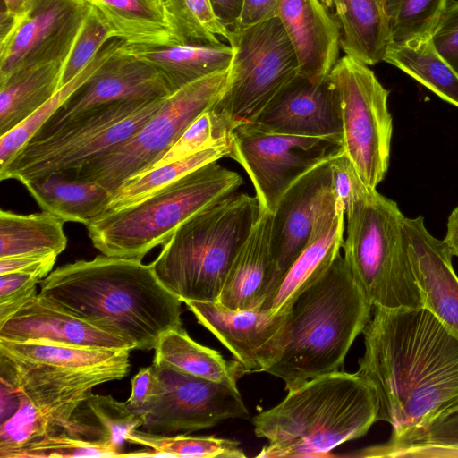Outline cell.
<instances>
[{
    "label": "cell",
    "mask_w": 458,
    "mask_h": 458,
    "mask_svg": "<svg viewBox=\"0 0 458 458\" xmlns=\"http://www.w3.org/2000/svg\"><path fill=\"white\" fill-rule=\"evenodd\" d=\"M151 366L152 394L138 412L145 416L143 431L190 433L225 420L249 418L237 386L193 377L165 365Z\"/></svg>",
    "instance_id": "5bb4252c"
},
{
    "label": "cell",
    "mask_w": 458,
    "mask_h": 458,
    "mask_svg": "<svg viewBox=\"0 0 458 458\" xmlns=\"http://www.w3.org/2000/svg\"><path fill=\"white\" fill-rule=\"evenodd\" d=\"M0 340L111 350L135 349L129 341L56 307L39 293L0 324Z\"/></svg>",
    "instance_id": "ffe728a7"
},
{
    "label": "cell",
    "mask_w": 458,
    "mask_h": 458,
    "mask_svg": "<svg viewBox=\"0 0 458 458\" xmlns=\"http://www.w3.org/2000/svg\"><path fill=\"white\" fill-rule=\"evenodd\" d=\"M34 0H2V13L13 19L21 16L32 4Z\"/></svg>",
    "instance_id": "816d5d0a"
},
{
    "label": "cell",
    "mask_w": 458,
    "mask_h": 458,
    "mask_svg": "<svg viewBox=\"0 0 458 458\" xmlns=\"http://www.w3.org/2000/svg\"><path fill=\"white\" fill-rule=\"evenodd\" d=\"M360 374L372 387L377 420L392 428L383 445L405 442L458 403V335L428 309L373 308Z\"/></svg>",
    "instance_id": "6da1fadb"
},
{
    "label": "cell",
    "mask_w": 458,
    "mask_h": 458,
    "mask_svg": "<svg viewBox=\"0 0 458 458\" xmlns=\"http://www.w3.org/2000/svg\"><path fill=\"white\" fill-rule=\"evenodd\" d=\"M377 421L375 393L358 372L321 375L253 418L256 437L267 441L257 457H325Z\"/></svg>",
    "instance_id": "277c9868"
},
{
    "label": "cell",
    "mask_w": 458,
    "mask_h": 458,
    "mask_svg": "<svg viewBox=\"0 0 458 458\" xmlns=\"http://www.w3.org/2000/svg\"><path fill=\"white\" fill-rule=\"evenodd\" d=\"M331 168L334 191L344 208V214L374 191L364 183L344 152L331 159Z\"/></svg>",
    "instance_id": "7bdbcfd3"
},
{
    "label": "cell",
    "mask_w": 458,
    "mask_h": 458,
    "mask_svg": "<svg viewBox=\"0 0 458 458\" xmlns=\"http://www.w3.org/2000/svg\"><path fill=\"white\" fill-rule=\"evenodd\" d=\"M123 41L112 38L94 56L91 62L72 81L63 86L42 106L26 120L0 137V168L4 167L16 153L39 131L64 102L110 59L123 46Z\"/></svg>",
    "instance_id": "836d02e7"
},
{
    "label": "cell",
    "mask_w": 458,
    "mask_h": 458,
    "mask_svg": "<svg viewBox=\"0 0 458 458\" xmlns=\"http://www.w3.org/2000/svg\"><path fill=\"white\" fill-rule=\"evenodd\" d=\"M65 221L43 211L20 215L0 211V258L27 254H55L65 250Z\"/></svg>",
    "instance_id": "1f68e13d"
},
{
    "label": "cell",
    "mask_w": 458,
    "mask_h": 458,
    "mask_svg": "<svg viewBox=\"0 0 458 458\" xmlns=\"http://www.w3.org/2000/svg\"><path fill=\"white\" fill-rule=\"evenodd\" d=\"M279 0H244L239 21L233 30H241L276 16Z\"/></svg>",
    "instance_id": "7dc6e473"
},
{
    "label": "cell",
    "mask_w": 458,
    "mask_h": 458,
    "mask_svg": "<svg viewBox=\"0 0 458 458\" xmlns=\"http://www.w3.org/2000/svg\"><path fill=\"white\" fill-rule=\"evenodd\" d=\"M372 305L340 253L287 309L276 356L266 370L285 390L343 370L352 344L371 318Z\"/></svg>",
    "instance_id": "3957f363"
},
{
    "label": "cell",
    "mask_w": 458,
    "mask_h": 458,
    "mask_svg": "<svg viewBox=\"0 0 458 458\" xmlns=\"http://www.w3.org/2000/svg\"><path fill=\"white\" fill-rule=\"evenodd\" d=\"M219 21L233 30L241 16L244 0H209Z\"/></svg>",
    "instance_id": "681fc988"
},
{
    "label": "cell",
    "mask_w": 458,
    "mask_h": 458,
    "mask_svg": "<svg viewBox=\"0 0 458 458\" xmlns=\"http://www.w3.org/2000/svg\"><path fill=\"white\" fill-rule=\"evenodd\" d=\"M111 36L126 45H175L163 0H89Z\"/></svg>",
    "instance_id": "83f0119b"
},
{
    "label": "cell",
    "mask_w": 458,
    "mask_h": 458,
    "mask_svg": "<svg viewBox=\"0 0 458 458\" xmlns=\"http://www.w3.org/2000/svg\"><path fill=\"white\" fill-rule=\"evenodd\" d=\"M130 363L87 370L23 362L0 354L1 387L15 395V411L0 426V458L45 437L85 429L75 416L98 385L126 377Z\"/></svg>",
    "instance_id": "8992f818"
},
{
    "label": "cell",
    "mask_w": 458,
    "mask_h": 458,
    "mask_svg": "<svg viewBox=\"0 0 458 458\" xmlns=\"http://www.w3.org/2000/svg\"><path fill=\"white\" fill-rule=\"evenodd\" d=\"M25 187L38 206L65 222L85 225L106 210L112 193L97 182L53 174Z\"/></svg>",
    "instance_id": "4316f807"
},
{
    "label": "cell",
    "mask_w": 458,
    "mask_h": 458,
    "mask_svg": "<svg viewBox=\"0 0 458 458\" xmlns=\"http://www.w3.org/2000/svg\"><path fill=\"white\" fill-rule=\"evenodd\" d=\"M55 254H27L0 258V275L9 273L35 274L44 279L51 273Z\"/></svg>",
    "instance_id": "bcb514c9"
},
{
    "label": "cell",
    "mask_w": 458,
    "mask_h": 458,
    "mask_svg": "<svg viewBox=\"0 0 458 458\" xmlns=\"http://www.w3.org/2000/svg\"><path fill=\"white\" fill-rule=\"evenodd\" d=\"M344 258L373 308L409 310L424 307L411 267L403 229L405 216L397 203L370 191L348 212Z\"/></svg>",
    "instance_id": "ba28073f"
},
{
    "label": "cell",
    "mask_w": 458,
    "mask_h": 458,
    "mask_svg": "<svg viewBox=\"0 0 458 458\" xmlns=\"http://www.w3.org/2000/svg\"><path fill=\"white\" fill-rule=\"evenodd\" d=\"M166 98L125 99L83 111L50 134L30 139L0 168V180L14 179L25 185L73 172L131 137Z\"/></svg>",
    "instance_id": "9c48e42d"
},
{
    "label": "cell",
    "mask_w": 458,
    "mask_h": 458,
    "mask_svg": "<svg viewBox=\"0 0 458 458\" xmlns=\"http://www.w3.org/2000/svg\"><path fill=\"white\" fill-rule=\"evenodd\" d=\"M163 6L175 45L218 46L230 38L209 0H163Z\"/></svg>",
    "instance_id": "8d00e7d4"
},
{
    "label": "cell",
    "mask_w": 458,
    "mask_h": 458,
    "mask_svg": "<svg viewBox=\"0 0 458 458\" xmlns=\"http://www.w3.org/2000/svg\"><path fill=\"white\" fill-rule=\"evenodd\" d=\"M198 322L210 331L247 373L266 372L272 363L287 310H232L218 301H184Z\"/></svg>",
    "instance_id": "ac0fdd59"
},
{
    "label": "cell",
    "mask_w": 458,
    "mask_h": 458,
    "mask_svg": "<svg viewBox=\"0 0 458 458\" xmlns=\"http://www.w3.org/2000/svg\"><path fill=\"white\" fill-rule=\"evenodd\" d=\"M172 93L167 80L160 71L123 51L121 47L64 102L32 138H43L76 114L103 104L125 99L165 98Z\"/></svg>",
    "instance_id": "e0dca14e"
},
{
    "label": "cell",
    "mask_w": 458,
    "mask_h": 458,
    "mask_svg": "<svg viewBox=\"0 0 458 458\" xmlns=\"http://www.w3.org/2000/svg\"><path fill=\"white\" fill-rule=\"evenodd\" d=\"M242 183L238 173L209 163L136 203L102 213L86 225L89 237L106 256L141 260L182 223Z\"/></svg>",
    "instance_id": "52a82bcc"
},
{
    "label": "cell",
    "mask_w": 458,
    "mask_h": 458,
    "mask_svg": "<svg viewBox=\"0 0 458 458\" xmlns=\"http://www.w3.org/2000/svg\"><path fill=\"white\" fill-rule=\"evenodd\" d=\"M449 0H387L390 43L432 37Z\"/></svg>",
    "instance_id": "f35d334b"
},
{
    "label": "cell",
    "mask_w": 458,
    "mask_h": 458,
    "mask_svg": "<svg viewBox=\"0 0 458 458\" xmlns=\"http://www.w3.org/2000/svg\"><path fill=\"white\" fill-rule=\"evenodd\" d=\"M92 8L89 0H34L0 26V81L30 66L64 64Z\"/></svg>",
    "instance_id": "9a60e30c"
},
{
    "label": "cell",
    "mask_w": 458,
    "mask_h": 458,
    "mask_svg": "<svg viewBox=\"0 0 458 458\" xmlns=\"http://www.w3.org/2000/svg\"><path fill=\"white\" fill-rule=\"evenodd\" d=\"M227 42L233 51L228 81L214 106L236 128L255 121L299 75V64L286 31L276 16L231 30Z\"/></svg>",
    "instance_id": "8fae6325"
},
{
    "label": "cell",
    "mask_w": 458,
    "mask_h": 458,
    "mask_svg": "<svg viewBox=\"0 0 458 458\" xmlns=\"http://www.w3.org/2000/svg\"><path fill=\"white\" fill-rule=\"evenodd\" d=\"M453 256L458 258V206L453 209L446 224V234L444 239Z\"/></svg>",
    "instance_id": "f907efd6"
},
{
    "label": "cell",
    "mask_w": 458,
    "mask_h": 458,
    "mask_svg": "<svg viewBox=\"0 0 458 458\" xmlns=\"http://www.w3.org/2000/svg\"><path fill=\"white\" fill-rule=\"evenodd\" d=\"M86 405L97 422L103 428L107 439L121 451L127 436L141 428L145 416L132 411L126 402L111 395L91 394Z\"/></svg>",
    "instance_id": "60d3db41"
},
{
    "label": "cell",
    "mask_w": 458,
    "mask_h": 458,
    "mask_svg": "<svg viewBox=\"0 0 458 458\" xmlns=\"http://www.w3.org/2000/svg\"><path fill=\"white\" fill-rule=\"evenodd\" d=\"M343 152L340 140L269 132L244 123L233 131L228 157L249 174L260 208L273 213L298 179Z\"/></svg>",
    "instance_id": "4fadbf2b"
},
{
    "label": "cell",
    "mask_w": 458,
    "mask_h": 458,
    "mask_svg": "<svg viewBox=\"0 0 458 458\" xmlns=\"http://www.w3.org/2000/svg\"><path fill=\"white\" fill-rule=\"evenodd\" d=\"M39 284L51 303L138 350L154 349L163 334L182 327V301L140 259L103 254L64 265Z\"/></svg>",
    "instance_id": "7a4b0ae2"
},
{
    "label": "cell",
    "mask_w": 458,
    "mask_h": 458,
    "mask_svg": "<svg viewBox=\"0 0 458 458\" xmlns=\"http://www.w3.org/2000/svg\"><path fill=\"white\" fill-rule=\"evenodd\" d=\"M123 457L108 439H88L66 432L45 437L8 454L7 458Z\"/></svg>",
    "instance_id": "ab89813d"
},
{
    "label": "cell",
    "mask_w": 458,
    "mask_h": 458,
    "mask_svg": "<svg viewBox=\"0 0 458 458\" xmlns=\"http://www.w3.org/2000/svg\"><path fill=\"white\" fill-rule=\"evenodd\" d=\"M130 350L69 346L45 342L0 340V354L23 362L59 369L87 370L130 363Z\"/></svg>",
    "instance_id": "d6a6232c"
},
{
    "label": "cell",
    "mask_w": 458,
    "mask_h": 458,
    "mask_svg": "<svg viewBox=\"0 0 458 458\" xmlns=\"http://www.w3.org/2000/svg\"><path fill=\"white\" fill-rule=\"evenodd\" d=\"M229 68L174 91L128 140L81 168L63 174L97 182L113 194L127 179L151 168L191 123L219 100L227 84Z\"/></svg>",
    "instance_id": "30bf717a"
},
{
    "label": "cell",
    "mask_w": 458,
    "mask_h": 458,
    "mask_svg": "<svg viewBox=\"0 0 458 458\" xmlns=\"http://www.w3.org/2000/svg\"><path fill=\"white\" fill-rule=\"evenodd\" d=\"M403 229L424 308L458 335V276L449 247L428 231L421 216H405Z\"/></svg>",
    "instance_id": "44dd1931"
},
{
    "label": "cell",
    "mask_w": 458,
    "mask_h": 458,
    "mask_svg": "<svg viewBox=\"0 0 458 458\" xmlns=\"http://www.w3.org/2000/svg\"><path fill=\"white\" fill-rule=\"evenodd\" d=\"M344 216L338 199L321 217L306 248L259 309L275 314L286 311L294 299L325 273L343 246Z\"/></svg>",
    "instance_id": "603a6c76"
},
{
    "label": "cell",
    "mask_w": 458,
    "mask_h": 458,
    "mask_svg": "<svg viewBox=\"0 0 458 458\" xmlns=\"http://www.w3.org/2000/svg\"><path fill=\"white\" fill-rule=\"evenodd\" d=\"M337 201L331 159L302 175L282 196L271 213L270 249L274 274L266 299L306 248L321 217Z\"/></svg>",
    "instance_id": "2e32d148"
},
{
    "label": "cell",
    "mask_w": 458,
    "mask_h": 458,
    "mask_svg": "<svg viewBox=\"0 0 458 458\" xmlns=\"http://www.w3.org/2000/svg\"><path fill=\"white\" fill-rule=\"evenodd\" d=\"M271 213L261 208L250 234L234 259L218 302L232 310L257 309L267 296L274 274Z\"/></svg>",
    "instance_id": "cb8c5ba5"
},
{
    "label": "cell",
    "mask_w": 458,
    "mask_h": 458,
    "mask_svg": "<svg viewBox=\"0 0 458 458\" xmlns=\"http://www.w3.org/2000/svg\"><path fill=\"white\" fill-rule=\"evenodd\" d=\"M277 17L291 41L299 76L321 82L339 59L340 33L320 0H279Z\"/></svg>",
    "instance_id": "7402d4cb"
},
{
    "label": "cell",
    "mask_w": 458,
    "mask_h": 458,
    "mask_svg": "<svg viewBox=\"0 0 458 458\" xmlns=\"http://www.w3.org/2000/svg\"><path fill=\"white\" fill-rule=\"evenodd\" d=\"M250 124L269 132L343 141L338 98L327 78L313 82L298 75Z\"/></svg>",
    "instance_id": "d6986e66"
},
{
    "label": "cell",
    "mask_w": 458,
    "mask_h": 458,
    "mask_svg": "<svg viewBox=\"0 0 458 458\" xmlns=\"http://www.w3.org/2000/svg\"><path fill=\"white\" fill-rule=\"evenodd\" d=\"M340 33L344 55L367 64L383 61L391 42L388 19L377 0H320Z\"/></svg>",
    "instance_id": "d4e9b609"
},
{
    "label": "cell",
    "mask_w": 458,
    "mask_h": 458,
    "mask_svg": "<svg viewBox=\"0 0 458 458\" xmlns=\"http://www.w3.org/2000/svg\"><path fill=\"white\" fill-rule=\"evenodd\" d=\"M234 128L227 115L213 105L191 123L168 151L149 169L180 160L206 148L231 146Z\"/></svg>",
    "instance_id": "74e56055"
},
{
    "label": "cell",
    "mask_w": 458,
    "mask_h": 458,
    "mask_svg": "<svg viewBox=\"0 0 458 458\" xmlns=\"http://www.w3.org/2000/svg\"><path fill=\"white\" fill-rule=\"evenodd\" d=\"M154 386L152 366L142 368L131 378V394L127 400L129 408L138 413L148 403Z\"/></svg>",
    "instance_id": "c3c4849f"
},
{
    "label": "cell",
    "mask_w": 458,
    "mask_h": 458,
    "mask_svg": "<svg viewBox=\"0 0 458 458\" xmlns=\"http://www.w3.org/2000/svg\"><path fill=\"white\" fill-rule=\"evenodd\" d=\"M261 213L257 197L232 192L182 223L150 264L182 302L218 301L239 250Z\"/></svg>",
    "instance_id": "5b68a950"
},
{
    "label": "cell",
    "mask_w": 458,
    "mask_h": 458,
    "mask_svg": "<svg viewBox=\"0 0 458 458\" xmlns=\"http://www.w3.org/2000/svg\"><path fill=\"white\" fill-rule=\"evenodd\" d=\"M41 280L42 277L35 274L0 275V324L37 294L36 286Z\"/></svg>",
    "instance_id": "ee69618b"
},
{
    "label": "cell",
    "mask_w": 458,
    "mask_h": 458,
    "mask_svg": "<svg viewBox=\"0 0 458 458\" xmlns=\"http://www.w3.org/2000/svg\"><path fill=\"white\" fill-rule=\"evenodd\" d=\"M126 441L148 447L153 453L126 454L123 457H246L238 441L212 436L157 435L137 429Z\"/></svg>",
    "instance_id": "d590c367"
},
{
    "label": "cell",
    "mask_w": 458,
    "mask_h": 458,
    "mask_svg": "<svg viewBox=\"0 0 458 458\" xmlns=\"http://www.w3.org/2000/svg\"><path fill=\"white\" fill-rule=\"evenodd\" d=\"M122 50L162 72L173 92L208 75L228 69L233 51L230 45L140 46L123 43Z\"/></svg>",
    "instance_id": "484cf974"
},
{
    "label": "cell",
    "mask_w": 458,
    "mask_h": 458,
    "mask_svg": "<svg viewBox=\"0 0 458 458\" xmlns=\"http://www.w3.org/2000/svg\"><path fill=\"white\" fill-rule=\"evenodd\" d=\"M154 350V364L193 377L237 386L238 379L247 374L235 359L226 360L219 352L192 340L182 327L163 334Z\"/></svg>",
    "instance_id": "f546056e"
},
{
    "label": "cell",
    "mask_w": 458,
    "mask_h": 458,
    "mask_svg": "<svg viewBox=\"0 0 458 458\" xmlns=\"http://www.w3.org/2000/svg\"><path fill=\"white\" fill-rule=\"evenodd\" d=\"M441 56L458 73V0H449L432 35Z\"/></svg>",
    "instance_id": "f6af8a7d"
},
{
    "label": "cell",
    "mask_w": 458,
    "mask_h": 458,
    "mask_svg": "<svg viewBox=\"0 0 458 458\" xmlns=\"http://www.w3.org/2000/svg\"><path fill=\"white\" fill-rule=\"evenodd\" d=\"M230 146L206 148L180 160L138 174L127 179L112 195L106 211L115 210L146 198L189 173L223 157H228Z\"/></svg>",
    "instance_id": "e575fe53"
},
{
    "label": "cell",
    "mask_w": 458,
    "mask_h": 458,
    "mask_svg": "<svg viewBox=\"0 0 458 458\" xmlns=\"http://www.w3.org/2000/svg\"><path fill=\"white\" fill-rule=\"evenodd\" d=\"M114 38L103 19L92 6L80 34L64 64L60 89L76 77L104 45Z\"/></svg>",
    "instance_id": "b9f144b4"
},
{
    "label": "cell",
    "mask_w": 458,
    "mask_h": 458,
    "mask_svg": "<svg viewBox=\"0 0 458 458\" xmlns=\"http://www.w3.org/2000/svg\"><path fill=\"white\" fill-rule=\"evenodd\" d=\"M383 61L408 74L441 99L458 107V73L438 53L432 37L390 43Z\"/></svg>",
    "instance_id": "4dcf8cb0"
},
{
    "label": "cell",
    "mask_w": 458,
    "mask_h": 458,
    "mask_svg": "<svg viewBox=\"0 0 458 458\" xmlns=\"http://www.w3.org/2000/svg\"><path fill=\"white\" fill-rule=\"evenodd\" d=\"M338 98L344 153L364 183L377 190L389 167L393 118L390 91L369 65L344 55L327 76Z\"/></svg>",
    "instance_id": "7c38bea8"
},
{
    "label": "cell",
    "mask_w": 458,
    "mask_h": 458,
    "mask_svg": "<svg viewBox=\"0 0 458 458\" xmlns=\"http://www.w3.org/2000/svg\"><path fill=\"white\" fill-rule=\"evenodd\" d=\"M64 64L52 62L19 70L0 81V134L26 120L60 89Z\"/></svg>",
    "instance_id": "f1b7e54d"
},
{
    "label": "cell",
    "mask_w": 458,
    "mask_h": 458,
    "mask_svg": "<svg viewBox=\"0 0 458 458\" xmlns=\"http://www.w3.org/2000/svg\"><path fill=\"white\" fill-rule=\"evenodd\" d=\"M377 1H378V2L381 4V5L385 8V6H386V4L387 0H377ZM385 11H386V10H385Z\"/></svg>",
    "instance_id": "f5cc1de1"
}]
</instances>
